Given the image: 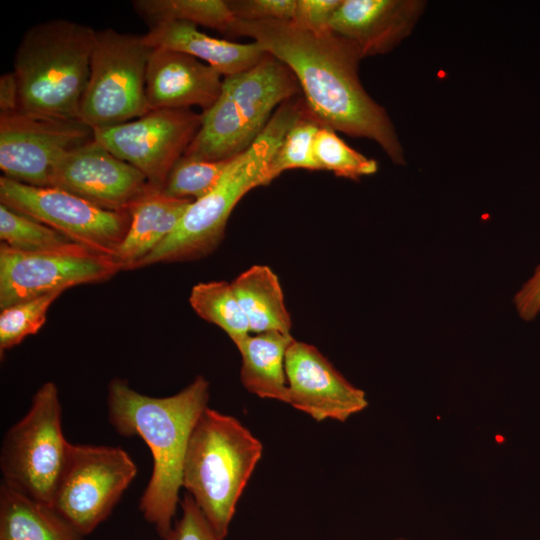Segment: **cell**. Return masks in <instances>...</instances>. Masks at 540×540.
Returning a JSON list of instances; mask_svg holds the SVG:
<instances>
[{
  "label": "cell",
  "mask_w": 540,
  "mask_h": 540,
  "mask_svg": "<svg viewBox=\"0 0 540 540\" xmlns=\"http://www.w3.org/2000/svg\"><path fill=\"white\" fill-rule=\"evenodd\" d=\"M306 110L299 96L282 103L254 143L230 161L215 188L193 201L171 234L134 269L198 260L213 253L238 202L252 189L273 181V158L288 130Z\"/></svg>",
  "instance_id": "obj_3"
},
{
  "label": "cell",
  "mask_w": 540,
  "mask_h": 540,
  "mask_svg": "<svg viewBox=\"0 0 540 540\" xmlns=\"http://www.w3.org/2000/svg\"><path fill=\"white\" fill-rule=\"evenodd\" d=\"M144 35L96 31L79 119L93 129L118 125L150 111L146 72L151 53Z\"/></svg>",
  "instance_id": "obj_8"
},
{
  "label": "cell",
  "mask_w": 540,
  "mask_h": 540,
  "mask_svg": "<svg viewBox=\"0 0 540 540\" xmlns=\"http://www.w3.org/2000/svg\"><path fill=\"white\" fill-rule=\"evenodd\" d=\"M19 108V91L16 77L13 72L5 73L0 77V111L10 113Z\"/></svg>",
  "instance_id": "obj_34"
},
{
  "label": "cell",
  "mask_w": 540,
  "mask_h": 540,
  "mask_svg": "<svg viewBox=\"0 0 540 540\" xmlns=\"http://www.w3.org/2000/svg\"><path fill=\"white\" fill-rule=\"evenodd\" d=\"M232 159L211 161L183 155L171 169L162 191L170 197L196 201L215 188Z\"/></svg>",
  "instance_id": "obj_26"
},
{
  "label": "cell",
  "mask_w": 540,
  "mask_h": 540,
  "mask_svg": "<svg viewBox=\"0 0 540 540\" xmlns=\"http://www.w3.org/2000/svg\"><path fill=\"white\" fill-rule=\"evenodd\" d=\"M223 78L217 70L191 55L154 48L146 72L149 109L198 106L206 111L220 96Z\"/></svg>",
  "instance_id": "obj_17"
},
{
  "label": "cell",
  "mask_w": 540,
  "mask_h": 540,
  "mask_svg": "<svg viewBox=\"0 0 540 540\" xmlns=\"http://www.w3.org/2000/svg\"><path fill=\"white\" fill-rule=\"evenodd\" d=\"M299 92L291 70L266 53L250 69L223 78L221 94L203 111L184 156L211 161L238 156L254 143L276 109Z\"/></svg>",
  "instance_id": "obj_6"
},
{
  "label": "cell",
  "mask_w": 540,
  "mask_h": 540,
  "mask_svg": "<svg viewBox=\"0 0 540 540\" xmlns=\"http://www.w3.org/2000/svg\"><path fill=\"white\" fill-rule=\"evenodd\" d=\"M232 288L247 318L251 333H290L292 322L278 276L266 265H253L240 273Z\"/></svg>",
  "instance_id": "obj_22"
},
{
  "label": "cell",
  "mask_w": 540,
  "mask_h": 540,
  "mask_svg": "<svg viewBox=\"0 0 540 540\" xmlns=\"http://www.w3.org/2000/svg\"><path fill=\"white\" fill-rule=\"evenodd\" d=\"M137 466L120 446L71 444L50 506L82 537L111 514Z\"/></svg>",
  "instance_id": "obj_9"
},
{
  "label": "cell",
  "mask_w": 540,
  "mask_h": 540,
  "mask_svg": "<svg viewBox=\"0 0 540 540\" xmlns=\"http://www.w3.org/2000/svg\"><path fill=\"white\" fill-rule=\"evenodd\" d=\"M82 536L50 505L2 482L0 540H81Z\"/></svg>",
  "instance_id": "obj_21"
},
{
  "label": "cell",
  "mask_w": 540,
  "mask_h": 540,
  "mask_svg": "<svg viewBox=\"0 0 540 540\" xmlns=\"http://www.w3.org/2000/svg\"><path fill=\"white\" fill-rule=\"evenodd\" d=\"M202 123L191 109H154L134 120L97 128L94 139L137 168L151 187L162 190Z\"/></svg>",
  "instance_id": "obj_13"
},
{
  "label": "cell",
  "mask_w": 540,
  "mask_h": 540,
  "mask_svg": "<svg viewBox=\"0 0 540 540\" xmlns=\"http://www.w3.org/2000/svg\"><path fill=\"white\" fill-rule=\"evenodd\" d=\"M51 187L112 211H128L151 188L137 168L95 139L58 162L52 173Z\"/></svg>",
  "instance_id": "obj_14"
},
{
  "label": "cell",
  "mask_w": 540,
  "mask_h": 540,
  "mask_svg": "<svg viewBox=\"0 0 540 540\" xmlns=\"http://www.w3.org/2000/svg\"><path fill=\"white\" fill-rule=\"evenodd\" d=\"M0 202L89 250L115 258L130 226L128 211L101 208L57 187L0 177Z\"/></svg>",
  "instance_id": "obj_10"
},
{
  "label": "cell",
  "mask_w": 540,
  "mask_h": 540,
  "mask_svg": "<svg viewBox=\"0 0 540 540\" xmlns=\"http://www.w3.org/2000/svg\"><path fill=\"white\" fill-rule=\"evenodd\" d=\"M518 316L532 321L540 314V264L513 297Z\"/></svg>",
  "instance_id": "obj_33"
},
{
  "label": "cell",
  "mask_w": 540,
  "mask_h": 540,
  "mask_svg": "<svg viewBox=\"0 0 540 540\" xmlns=\"http://www.w3.org/2000/svg\"><path fill=\"white\" fill-rule=\"evenodd\" d=\"M422 0H342L330 30L350 41L362 58L391 52L413 31Z\"/></svg>",
  "instance_id": "obj_16"
},
{
  "label": "cell",
  "mask_w": 540,
  "mask_h": 540,
  "mask_svg": "<svg viewBox=\"0 0 540 540\" xmlns=\"http://www.w3.org/2000/svg\"><path fill=\"white\" fill-rule=\"evenodd\" d=\"M208 399L209 382L201 375L167 397L141 394L121 378L108 383L109 423L120 435L141 437L151 451L152 474L139 508L162 538L173 527L189 439Z\"/></svg>",
  "instance_id": "obj_2"
},
{
  "label": "cell",
  "mask_w": 540,
  "mask_h": 540,
  "mask_svg": "<svg viewBox=\"0 0 540 540\" xmlns=\"http://www.w3.org/2000/svg\"><path fill=\"white\" fill-rule=\"evenodd\" d=\"M62 292H54L1 309L0 352L20 344L27 336L36 334L46 322L47 312Z\"/></svg>",
  "instance_id": "obj_29"
},
{
  "label": "cell",
  "mask_w": 540,
  "mask_h": 540,
  "mask_svg": "<svg viewBox=\"0 0 540 540\" xmlns=\"http://www.w3.org/2000/svg\"><path fill=\"white\" fill-rule=\"evenodd\" d=\"M236 19L248 22L292 21L296 0L228 1Z\"/></svg>",
  "instance_id": "obj_30"
},
{
  "label": "cell",
  "mask_w": 540,
  "mask_h": 540,
  "mask_svg": "<svg viewBox=\"0 0 540 540\" xmlns=\"http://www.w3.org/2000/svg\"><path fill=\"white\" fill-rule=\"evenodd\" d=\"M180 506L182 515L163 540H222L189 494L183 497Z\"/></svg>",
  "instance_id": "obj_31"
},
{
  "label": "cell",
  "mask_w": 540,
  "mask_h": 540,
  "mask_svg": "<svg viewBox=\"0 0 540 540\" xmlns=\"http://www.w3.org/2000/svg\"><path fill=\"white\" fill-rule=\"evenodd\" d=\"M229 36L252 38L285 64L298 81L309 111L335 131L376 142L396 165L404 150L386 110L359 78V50L329 30L312 33L292 21L248 22L236 19Z\"/></svg>",
  "instance_id": "obj_1"
},
{
  "label": "cell",
  "mask_w": 540,
  "mask_h": 540,
  "mask_svg": "<svg viewBox=\"0 0 540 540\" xmlns=\"http://www.w3.org/2000/svg\"><path fill=\"white\" fill-rule=\"evenodd\" d=\"M94 140L80 119L49 118L20 110L0 113V168L3 176L37 187H51L58 162Z\"/></svg>",
  "instance_id": "obj_12"
},
{
  "label": "cell",
  "mask_w": 540,
  "mask_h": 540,
  "mask_svg": "<svg viewBox=\"0 0 540 540\" xmlns=\"http://www.w3.org/2000/svg\"><path fill=\"white\" fill-rule=\"evenodd\" d=\"M71 444L63 434L58 388L46 382L34 394L27 413L4 435L2 482L49 505Z\"/></svg>",
  "instance_id": "obj_7"
},
{
  "label": "cell",
  "mask_w": 540,
  "mask_h": 540,
  "mask_svg": "<svg viewBox=\"0 0 540 540\" xmlns=\"http://www.w3.org/2000/svg\"><path fill=\"white\" fill-rule=\"evenodd\" d=\"M134 10L149 26L178 20L228 35L236 18L224 0H135Z\"/></svg>",
  "instance_id": "obj_23"
},
{
  "label": "cell",
  "mask_w": 540,
  "mask_h": 540,
  "mask_svg": "<svg viewBox=\"0 0 540 540\" xmlns=\"http://www.w3.org/2000/svg\"><path fill=\"white\" fill-rule=\"evenodd\" d=\"M191 199L170 197L151 187L128 210L131 216L126 236L115 256L122 270L135 266L175 229Z\"/></svg>",
  "instance_id": "obj_19"
},
{
  "label": "cell",
  "mask_w": 540,
  "mask_h": 540,
  "mask_svg": "<svg viewBox=\"0 0 540 540\" xmlns=\"http://www.w3.org/2000/svg\"><path fill=\"white\" fill-rule=\"evenodd\" d=\"M321 125L309 109L292 125L271 163L273 180L291 169L320 170L314 155V140Z\"/></svg>",
  "instance_id": "obj_28"
},
{
  "label": "cell",
  "mask_w": 540,
  "mask_h": 540,
  "mask_svg": "<svg viewBox=\"0 0 540 540\" xmlns=\"http://www.w3.org/2000/svg\"><path fill=\"white\" fill-rule=\"evenodd\" d=\"M1 243L25 252L65 248L75 242L51 227L0 204Z\"/></svg>",
  "instance_id": "obj_25"
},
{
  "label": "cell",
  "mask_w": 540,
  "mask_h": 540,
  "mask_svg": "<svg viewBox=\"0 0 540 540\" xmlns=\"http://www.w3.org/2000/svg\"><path fill=\"white\" fill-rule=\"evenodd\" d=\"M285 371L287 404L316 421L345 422L368 407L366 393L311 344L293 340L286 352Z\"/></svg>",
  "instance_id": "obj_15"
},
{
  "label": "cell",
  "mask_w": 540,
  "mask_h": 540,
  "mask_svg": "<svg viewBox=\"0 0 540 540\" xmlns=\"http://www.w3.org/2000/svg\"><path fill=\"white\" fill-rule=\"evenodd\" d=\"M293 340L290 333L268 331L250 334L237 346L242 357L240 378L248 392L288 402L285 359Z\"/></svg>",
  "instance_id": "obj_20"
},
{
  "label": "cell",
  "mask_w": 540,
  "mask_h": 540,
  "mask_svg": "<svg viewBox=\"0 0 540 540\" xmlns=\"http://www.w3.org/2000/svg\"><path fill=\"white\" fill-rule=\"evenodd\" d=\"M96 30L67 19L30 27L15 53L18 110L57 119H79Z\"/></svg>",
  "instance_id": "obj_4"
},
{
  "label": "cell",
  "mask_w": 540,
  "mask_h": 540,
  "mask_svg": "<svg viewBox=\"0 0 540 540\" xmlns=\"http://www.w3.org/2000/svg\"><path fill=\"white\" fill-rule=\"evenodd\" d=\"M262 453L261 441L245 425L209 407L192 431L182 487L222 540Z\"/></svg>",
  "instance_id": "obj_5"
},
{
  "label": "cell",
  "mask_w": 540,
  "mask_h": 540,
  "mask_svg": "<svg viewBox=\"0 0 540 540\" xmlns=\"http://www.w3.org/2000/svg\"><path fill=\"white\" fill-rule=\"evenodd\" d=\"M152 48L183 52L206 63L223 77L238 74L255 66L266 52L256 42L237 43L214 38L186 21H164L144 34Z\"/></svg>",
  "instance_id": "obj_18"
},
{
  "label": "cell",
  "mask_w": 540,
  "mask_h": 540,
  "mask_svg": "<svg viewBox=\"0 0 540 540\" xmlns=\"http://www.w3.org/2000/svg\"><path fill=\"white\" fill-rule=\"evenodd\" d=\"M189 303L194 312L221 328L237 347L251 331L231 283L209 281L195 284Z\"/></svg>",
  "instance_id": "obj_24"
},
{
  "label": "cell",
  "mask_w": 540,
  "mask_h": 540,
  "mask_svg": "<svg viewBox=\"0 0 540 540\" xmlns=\"http://www.w3.org/2000/svg\"><path fill=\"white\" fill-rule=\"evenodd\" d=\"M342 0H296L292 22L299 28L323 33L330 30V22Z\"/></svg>",
  "instance_id": "obj_32"
},
{
  "label": "cell",
  "mask_w": 540,
  "mask_h": 540,
  "mask_svg": "<svg viewBox=\"0 0 540 540\" xmlns=\"http://www.w3.org/2000/svg\"><path fill=\"white\" fill-rule=\"evenodd\" d=\"M122 270L115 258L77 243L25 252L0 245V309L35 297L107 281Z\"/></svg>",
  "instance_id": "obj_11"
},
{
  "label": "cell",
  "mask_w": 540,
  "mask_h": 540,
  "mask_svg": "<svg viewBox=\"0 0 540 540\" xmlns=\"http://www.w3.org/2000/svg\"><path fill=\"white\" fill-rule=\"evenodd\" d=\"M314 155L320 170L358 180L375 174L378 163L350 147L332 128L321 125L314 140Z\"/></svg>",
  "instance_id": "obj_27"
},
{
  "label": "cell",
  "mask_w": 540,
  "mask_h": 540,
  "mask_svg": "<svg viewBox=\"0 0 540 540\" xmlns=\"http://www.w3.org/2000/svg\"><path fill=\"white\" fill-rule=\"evenodd\" d=\"M394 540H408V539H405V538H398V539H394Z\"/></svg>",
  "instance_id": "obj_35"
}]
</instances>
